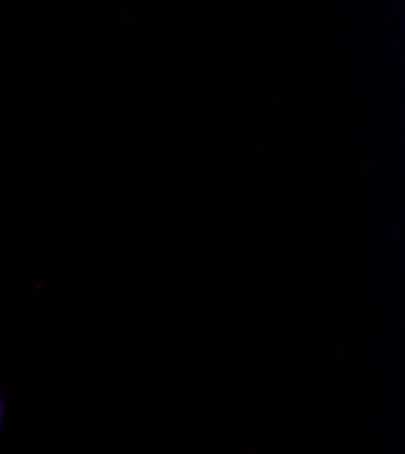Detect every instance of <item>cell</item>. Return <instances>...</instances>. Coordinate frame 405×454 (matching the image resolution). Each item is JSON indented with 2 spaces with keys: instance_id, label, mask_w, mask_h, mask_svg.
I'll return each instance as SVG.
<instances>
[{
  "instance_id": "obj_1",
  "label": "cell",
  "mask_w": 405,
  "mask_h": 454,
  "mask_svg": "<svg viewBox=\"0 0 405 454\" xmlns=\"http://www.w3.org/2000/svg\"><path fill=\"white\" fill-rule=\"evenodd\" d=\"M4 424H6V402H4L3 393H0V436H3Z\"/></svg>"
}]
</instances>
